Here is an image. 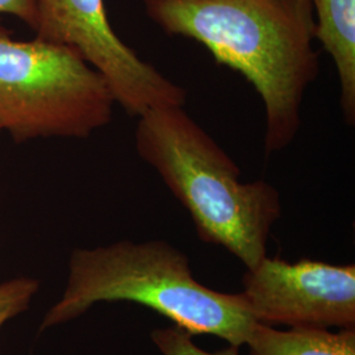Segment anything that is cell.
I'll use <instances>...</instances> for the list:
<instances>
[{"label": "cell", "instance_id": "obj_3", "mask_svg": "<svg viewBox=\"0 0 355 355\" xmlns=\"http://www.w3.org/2000/svg\"><path fill=\"white\" fill-rule=\"evenodd\" d=\"M129 302L168 318L192 336H215L245 345L257 321L240 293H224L193 278L190 259L164 240L114 242L70 255L62 297L51 306L40 333L85 315L99 303Z\"/></svg>", "mask_w": 355, "mask_h": 355}, {"label": "cell", "instance_id": "obj_9", "mask_svg": "<svg viewBox=\"0 0 355 355\" xmlns=\"http://www.w3.org/2000/svg\"><path fill=\"white\" fill-rule=\"evenodd\" d=\"M152 341L162 355H240V347L230 346L217 352L200 349L192 340V334L177 325L154 329L150 333Z\"/></svg>", "mask_w": 355, "mask_h": 355}, {"label": "cell", "instance_id": "obj_2", "mask_svg": "<svg viewBox=\"0 0 355 355\" xmlns=\"http://www.w3.org/2000/svg\"><path fill=\"white\" fill-rule=\"evenodd\" d=\"M183 107L137 116V154L187 209L202 241L253 268L266 257L270 232L282 216L279 191L262 179L241 182L239 165Z\"/></svg>", "mask_w": 355, "mask_h": 355}, {"label": "cell", "instance_id": "obj_6", "mask_svg": "<svg viewBox=\"0 0 355 355\" xmlns=\"http://www.w3.org/2000/svg\"><path fill=\"white\" fill-rule=\"evenodd\" d=\"M254 320L290 328H355V265L265 257L242 277Z\"/></svg>", "mask_w": 355, "mask_h": 355}, {"label": "cell", "instance_id": "obj_4", "mask_svg": "<svg viewBox=\"0 0 355 355\" xmlns=\"http://www.w3.org/2000/svg\"><path fill=\"white\" fill-rule=\"evenodd\" d=\"M114 104L104 76L79 51L15 40L0 23V132L16 142L86 139L111 123Z\"/></svg>", "mask_w": 355, "mask_h": 355}, {"label": "cell", "instance_id": "obj_1", "mask_svg": "<svg viewBox=\"0 0 355 355\" xmlns=\"http://www.w3.org/2000/svg\"><path fill=\"white\" fill-rule=\"evenodd\" d=\"M170 37L190 38L241 74L265 108L266 157L291 145L305 92L320 74L311 0H142Z\"/></svg>", "mask_w": 355, "mask_h": 355}, {"label": "cell", "instance_id": "obj_10", "mask_svg": "<svg viewBox=\"0 0 355 355\" xmlns=\"http://www.w3.org/2000/svg\"><path fill=\"white\" fill-rule=\"evenodd\" d=\"M38 282L31 278H17L0 283V329L3 325L26 312L38 291Z\"/></svg>", "mask_w": 355, "mask_h": 355}, {"label": "cell", "instance_id": "obj_11", "mask_svg": "<svg viewBox=\"0 0 355 355\" xmlns=\"http://www.w3.org/2000/svg\"><path fill=\"white\" fill-rule=\"evenodd\" d=\"M1 15L15 16L33 31L36 29L37 13L35 0H0V16Z\"/></svg>", "mask_w": 355, "mask_h": 355}, {"label": "cell", "instance_id": "obj_5", "mask_svg": "<svg viewBox=\"0 0 355 355\" xmlns=\"http://www.w3.org/2000/svg\"><path fill=\"white\" fill-rule=\"evenodd\" d=\"M35 6L36 37L79 51L104 76L116 104L127 114L186 104V89L117 36L104 0H35Z\"/></svg>", "mask_w": 355, "mask_h": 355}, {"label": "cell", "instance_id": "obj_8", "mask_svg": "<svg viewBox=\"0 0 355 355\" xmlns=\"http://www.w3.org/2000/svg\"><path fill=\"white\" fill-rule=\"evenodd\" d=\"M245 345L250 355H355V328L278 330L257 322Z\"/></svg>", "mask_w": 355, "mask_h": 355}, {"label": "cell", "instance_id": "obj_7", "mask_svg": "<svg viewBox=\"0 0 355 355\" xmlns=\"http://www.w3.org/2000/svg\"><path fill=\"white\" fill-rule=\"evenodd\" d=\"M315 37L336 64L340 105L347 125L355 124V0H311Z\"/></svg>", "mask_w": 355, "mask_h": 355}]
</instances>
